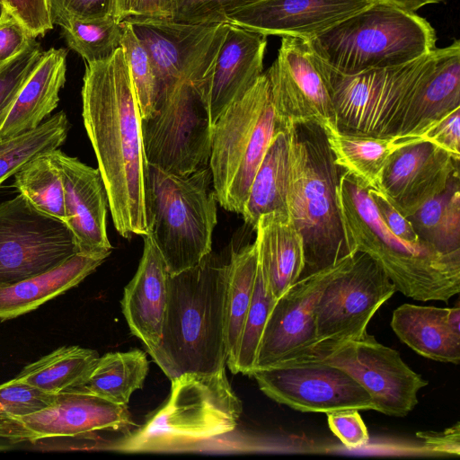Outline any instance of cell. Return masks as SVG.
Instances as JSON below:
<instances>
[{
	"label": "cell",
	"instance_id": "4dcf8cb0",
	"mask_svg": "<svg viewBox=\"0 0 460 460\" xmlns=\"http://www.w3.org/2000/svg\"><path fill=\"white\" fill-rule=\"evenodd\" d=\"M99 358L91 349L62 346L24 367L15 378L54 394L77 390L87 383Z\"/></svg>",
	"mask_w": 460,
	"mask_h": 460
},
{
	"label": "cell",
	"instance_id": "7402d4cb",
	"mask_svg": "<svg viewBox=\"0 0 460 460\" xmlns=\"http://www.w3.org/2000/svg\"><path fill=\"white\" fill-rule=\"evenodd\" d=\"M266 47L267 35L228 23L210 81L213 125L261 75Z\"/></svg>",
	"mask_w": 460,
	"mask_h": 460
},
{
	"label": "cell",
	"instance_id": "7a4b0ae2",
	"mask_svg": "<svg viewBox=\"0 0 460 460\" xmlns=\"http://www.w3.org/2000/svg\"><path fill=\"white\" fill-rule=\"evenodd\" d=\"M226 285L227 264L211 253L198 265L170 275L161 339L146 350L170 380L226 367Z\"/></svg>",
	"mask_w": 460,
	"mask_h": 460
},
{
	"label": "cell",
	"instance_id": "f6af8a7d",
	"mask_svg": "<svg viewBox=\"0 0 460 460\" xmlns=\"http://www.w3.org/2000/svg\"><path fill=\"white\" fill-rule=\"evenodd\" d=\"M5 10L20 22L32 38L53 28L47 0H3Z\"/></svg>",
	"mask_w": 460,
	"mask_h": 460
},
{
	"label": "cell",
	"instance_id": "f546056e",
	"mask_svg": "<svg viewBox=\"0 0 460 460\" xmlns=\"http://www.w3.org/2000/svg\"><path fill=\"white\" fill-rule=\"evenodd\" d=\"M335 164L367 188H377L383 170L394 150V137H379L340 129L335 123L322 127Z\"/></svg>",
	"mask_w": 460,
	"mask_h": 460
},
{
	"label": "cell",
	"instance_id": "e575fe53",
	"mask_svg": "<svg viewBox=\"0 0 460 460\" xmlns=\"http://www.w3.org/2000/svg\"><path fill=\"white\" fill-rule=\"evenodd\" d=\"M70 124L65 111L49 117L37 128L10 137H0V186L31 159L59 148Z\"/></svg>",
	"mask_w": 460,
	"mask_h": 460
},
{
	"label": "cell",
	"instance_id": "9a60e30c",
	"mask_svg": "<svg viewBox=\"0 0 460 460\" xmlns=\"http://www.w3.org/2000/svg\"><path fill=\"white\" fill-rule=\"evenodd\" d=\"M252 376L269 398L298 411H375L360 385L342 369L325 363L288 361L255 369Z\"/></svg>",
	"mask_w": 460,
	"mask_h": 460
},
{
	"label": "cell",
	"instance_id": "cb8c5ba5",
	"mask_svg": "<svg viewBox=\"0 0 460 460\" xmlns=\"http://www.w3.org/2000/svg\"><path fill=\"white\" fill-rule=\"evenodd\" d=\"M460 107V41L438 49L434 68L413 97L394 142L401 147Z\"/></svg>",
	"mask_w": 460,
	"mask_h": 460
},
{
	"label": "cell",
	"instance_id": "836d02e7",
	"mask_svg": "<svg viewBox=\"0 0 460 460\" xmlns=\"http://www.w3.org/2000/svg\"><path fill=\"white\" fill-rule=\"evenodd\" d=\"M149 369L145 352L134 349L100 357L87 383L81 389L120 405L141 389Z\"/></svg>",
	"mask_w": 460,
	"mask_h": 460
},
{
	"label": "cell",
	"instance_id": "7bdbcfd3",
	"mask_svg": "<svg viewBox=\"0 0 460 460\" xmlns=\"http://www.w3.org/2000/svg\"><path fill=\"white\" fill-rule=\"evenodd\" d=\"M51 22L63 28L72 20L117 17V0H47Z\"/></svg>",
	"mask_w": 460,
	"mask_h": 460
},
{
	"label": "cell",
	"instance_id": "d6a6232c",
	"mask_svg": "<svg viewBox=\"0 0 460 460\" xmlns=\"http://www.w3.org/2000/svg\"><path fill=\"white\" fill-rule=\"evenodd\" d=\"M418 236L445 254L460 255L459 173L446 190L407 217Z\"/></svg>",
	"mask_w": 460,
	"mask_h": 460
},
{
	"label": "cell",
	"instance_id": "f35d334b",
	"mask_svg": "<svg viewBox=\"0 0 460 460\" xmlns=\"http://www.w3.org/2000/svg\"><path fill=\"white\" fill-rule=\"evenodd\" d=\"M121 49L131 75L141 119H147L154 112L155 75L147 51L125 21Z\"/></svg>",
	"mask_w": 460,
	"mask_h": 460
},
{
	"label": "cell",
	"instance_id": "681fc988",
	"mask_svg": "<svg viewBox=\"0 0 460 460\" xmlns=\"http://www.w3.org/2000/svg\"><path fill=\"white\" fill-rule=\"evenodd\" d=\"M416 436L429 451L447 455H460L459 422L443 431H419Z\"/></svg>",
	"mask_w": 460,
	"mask_h": 460
},
{
	"label": "cell",
	"instance_id": "8d00e7d4",
	"mask_svg": "<svg viewBox=\"0 0 460 460\" xmlns=\"http://www.w3.org/2000/svg\"><path fill=\"white\" fill-rule=\"evenodd\" d=\"M62 29L67 46L91 64L109 59L121 48L124 21L116 16L72 20Z\"/></svg>",
	"mask_w": 460,
	"mask_h": 460
},
{
	"label": "cell",
	"instance_id": "d6986e66",
	"mask_svg": "<svg viewBox=\"0 0 460 460\" xmlns=\"http://www.w3.org/2000/svg\"><path fill=\"white\" fill-rule=\"evenodd\" d=\"M458 173L459 161L429 142L417 141L393 152L376 189L408 217L442 193Z\"/></svg>",
	"mask_w": 460,
	"mask_h": 460
},
{
	"label": "cell",
	"instance_id": "7c38bea8",
	"mask_svg": "<svg viewBox=\"0 0 460 460\" xmlns=\"http://www.w3.org/2000/svg\"><path fill=\"white\" fill-rule=\"evenodd\" d=\"M298 360L342 369L369 394L375 411L394 417H405L411 412L419 402L418 393L429 384L397 350L379 343L368 333L358 340L315 345L289 361Z\"/></svg>",
	"mask_w": 460,
	"mask_h": 460
},
{
	"label": "cell",
	"instance_id": "b9f144b4",
	"mask_svg": "<svg viewBox=\"0 0 460 460\" xmlns=\"http://www.w3.org/2000/svg\"><path fill=\"white\" fill-rule=\"evenodd\" d=\"M261 0H175L171 20L187 23L226 22L228 13Z\"/></svg>",
	"mask_w": 460,
	"mask_h": 460
},
{
	"label": "cell",
	"instance_id": "277c9868",
	"mask_svg": "<svg viewBox=\"0 0 460 460\" xmlns=\"http://www.w3.org/2000/svg\"><path fill=\"white\" fill-rule=\"evenodd\" d=\"M342 172L320 125L310 122L292 127L287 209L304 243L305 267L300 279L354 253L338 204Z\"/></svg>",
	"mask_w": 460,
	"mask_h": 460
},
{
	"label": "cell",
	"instance_id": "f907efd6",
	"mask_svg": "<svg viewBox=\"0 0 460 460\" xmlns=\"http://www.w3.org/2000/svg\"><path fill=\"white\" fill-rule=\"evenodd\" d=\"M175 0H146L141 17L171 20Z\"/></svg>",
	"mask_w": 460,
	"mask_h": 460
},
{
	"label": "cell",
	"instance_id": "c3c4849f",
	"mask_svg": "<svg viewBox=\"0 0 460 460\" xmlns=\"http://www.w3.org/2000/svg\"><path fill=\"white\" fill-rule=\"evenodd\" d=\"M367 191L383 222L391 232L409 242L422 241L416 234L410 220L398 212L379 190L367 188Z\"/></svg>",
	"mask_w": 460,
	"mask_h": 460
},
{
	"label": "cell",
	"instance_id": "8fae6325",
	"mask_svg": "<svg viewBox=\"0 0 460 460\" xmlns=\"http://www.w3.org/2000/svg\"><path fill=\"white\" fill-rule=\"evenodd\" d=\"M395 292L392 281L367 253L356 251L340 261L314 305V346L364 337L372 317Z\"/></svg>",
	"mask_w": 460,
	"mask_h": 460
},
{
	"label": "cell",
	"instance_id": "8992f818",
	"mask_svg": "<svg viewBox=\"0 0 460 460\" xmlns=\"http://www.w3.org/2000/svg\"><path fill=\"white\" fill-rule=\"evenodd\" d=\"M171 381L167 401L115 449L175 450L235 429L242 402L228 382L226 367L209 374L186 373Z\"/></svg>",
	"mask_w": 460,
	"mask_h": 460
},
{
	"label": "cell",
	"instance_id": "83f0119b",
	"mask_svg": "<svg viewBox=\"0 0 460 460\" xmlns=\"http://www.w3.org/2000/svg\"><path fill=\"white\" fill-rule=\"evenodd\" d=\"M449 308L402 304L394 312L391 327L420 356L445 363L460 362V336L448 326Z\"/></svg>",
	"mask_w": 460,
	"mask_h": 460
},
{
	"label": "cell",
	"instance_id": "ac0fdd59",
	"mask_svg": "<svg viewBox=\"0 0 460 460\" xmlns=\"http://www.w3.org/2000/svg\"><path fill=\"white\" fill-rule=\"evenodd\" d=\"M337 267L338 262L298 279L277 299L262 332L254 370L296 359L313 348L314 305Z\"/></svg>",
	"mask_w": 460,
	"mask_h": 460
},
{
	"label": "cell",
	"instance_id": "5bb4252c",
	"mask_svg": "<svg viewBox=\"0 0 460 460\" xmlns=\"http://www.w3.org/2000/svg\"><path fill=\"white\" fill-rule=\"evenodd\" d=\"M79 252L65 221L22 194L0 203V287L41 274Z\"/></svg>",
	"mask_w": 460,
	"mask_h": 460
},
{
	"label": "cell",
	"instance_id": "ee69618b",
	"mask_svg": "<svg viewBox=\"0 0 460 460\" xmlns=\"http://www.w3.org/2000/svg\"><path fill=\"white\" fill-rule=\"evenodd\" d=\"M331 431L348 448H358L368 444L369 435L358 410L347 409L327 413Z\"/></svg>",
	"mask_w": 460,
	"mask_h": 460
},
{
	"label": "cell",
	"instance_id": "db71d44e",
	"mask_svg": "<svg viewBox=\"0 0 460 460\" xmlns=\"http://www.w3.org/2000/svg\"><path fill=\"white\" fill-rule=\"evenodd\" d=\"M5 11L4 1L0 0V18L2 17L4 12Z\"/></svg>",
	"mask_w": 460,
	"mask_h": 460
},
{
	"label": "cell",
	"instance_id": "1f68e13d",
	"mask_svg": "<svg viewBox=\"0 0 460 460\" xmlns=\"http://www.w3.org/2000/svg\"><path fill=\"white\" fill-rule=\"evenodd\" d=\"M258 270L255 242L234 252L227 263L226 293V366L234 371L238 344L249 310Z\"/></svg>",
	"mask_w": 460,
	"mask_h": 460
},
{
	"label": "cell",
	"instance_id": "7dc6e473",
	"mask_svg": "<svg viewBox=\"0 0 460 460\" xmlns=\"http://www.w3.org/2000/svg\"><path fill=\"white\" fill-rule=\"evenodd\" d=\"M32 37L6 10L0 18V67L20 53Z\"/></svg>",
	"mask_w": 460,
	"mask_h": 460
},
{
	"label": "cell",
	"instance_id": "5b68a950",
	"mask_svg": "<svg viewBox=\"0 0 460 460\" xmlns=\"http://www.w3.org/2000/svg\"><path fill=\"white\" fill-rule=\"evenodd\" d=\"M307 41L323 63L347 75L403 65L437 48L426 19L376 2Z\"/></svg>",
	"mask_w": 460,
	"mask_h": 460
},
{
	"label": "cell",
	"instance_id": "d4e9b609",
	"mask_svg": "<svg viewBox=\"0 0 460 460\" xmlns=\"http://www.w3.org/2000/svg\"><path fill=\"white\" fill-rule=\"evenodd\" d=\"M254 230L259 267L278 299L301 278L305 267L302 236L289 215L282 212L261 216Z\"/></svg>",
	"mask_w": 460,
	"mask_h": 460
},
{
	"label": "cell",
	"instance_id": "2e32d148",
	"mask_svg": "<svg viewBox=\"0 0 460 460\" xmlns=\"http://www.w3.org/2000/svg\"><path fill=\"white\" fill-rule=\"evenodd\" d=\"M278 119L285 128L335 123L328 82L307 40L282 37L278 56L266 70Z\"/></svg>",
	"mask_w": 460,
	"mask_h": 460
},
{
	"label": "cell",
	"instance_id": "6da1fadb",
	"mask_svg": "<svg viewBox=\"0 0 460 460\" xmlns=\"http://www.w3.org/2000/svg\"><path fill=\"white\" fill-rule=\"evenodd\" d=\"M82 117L108 197L114 226L124 238L150 234L146 210V163L141 117L121 48L85 65Z\"/></svg>",
	"mask_w": 460,
	"mask_h": 460
},
{
	"label": "cell",
	"instance_id": "74e56055",
	"mask_svg": "<svg viewBox=\"0 0 460 460\" xmlns=\"http://www.w3.org/2000/svg\"><path fill=\"white\" fill-rule=\"evenodd\" d=\"M276 301L258 264L253 294L238 344L234 374L242 373L252 376L262 332Z\"/></svg>",
	"mask_w": 460,
	"mask_h": 460
},
{
	"label": "cell",
	"instance_id": "f1b7e54d",
	"mask_svg": "<svg viewBox=\"0 0 460 460\" xmlns=\"http://www.w3.org/2000/svg\"><path fill=\"white\" fill-rule=\"evenodd\" d=\"M292 127L275 134L252 180L242 216L253 229L264 214L288 213Z\"/></svg>",
	"mask_w": 460,
	"mask_h": 460
},
{
	"label": "cell",
	"instance_id": "4fadbf2b",
	"mask_svg": "<svg viewBox=\"0 0 460 460\" xmlns=\"http://www.w3.org/2000/svg\"><path fill=\"white\" fill-rule=\"evenodd\" d=\"M127 22L147 51L155 79V105L176 84L211 78L228 23H187L131 17Z\"/></svg>",
	"mask_w": 460,
	"mask_h": 460
},
{
	"label": "cell",
	"instance_id": "e0dca14e",
	"mask_svg": "<svg viewBox=\"0 0 460 460\" xmlns=\"http://www.w3.org/2000/svg\"><path fill=\"white\" fill-rule=\"evenodd\" d=\"M134 423L127 405L77 389L58 394L48 407L23 417L0 419V438L11 442L75 437Z\"/></svg>",
	"mask_w": 460,
	"mask_h": 460
},
{
	"label": "cell",
	"instance_id": "d590c367",
	"mask_svg": "<svg viewBox=\"0 0 460 460\" xmlns=\"http://www.w3.org/2000/svg\"><path fill=\"white\" fill-rule=\"evenodd\" d=\"M13 178V187L36 208L65 221L62 178L49 153L29 161Z\"/></svg>",
	"mask_w": 460,
	"mask_h": 460
},
{
	"label": "cell",
	"instance_id": "60d3db41",
	"mask_svg": "<svg viewBox=\"0 0 460 460\" xmlns=\"http://www.w3.org/2000/svg\"><path fill=\"white\" fill-rule=\"evenodd\" d=\"M56 396L14 377L0 385V419L39 411L50 405Z\"/></svg>",
	"mask_w": 460,
	"mask_h": 460
},
{
	"label": "cell",
	"instance_id": "484cf974",
	"mask_svg": "<svg viewBox=\"0 0 460 460\" xmlns=\"http://www.w3.org/2000/svg\"><path fill=\"white\" fill-rule=\"evenodd\" d=\"M65 49L43 51L0 127V137L33 129L58 107L59 93L66 83Z\"/></svg>",
	"mask_w": 460,
	"mask_h": 460
},
{
	"label": "cell",
	"instance_id": "ab89813d",
	"mask_svg": "<svg viewBox=\"0 0 460 460\" xmlns=\"http://www.w3.org/2000/svg\"><path fill=\"white\" fill-rule=\"evenodd\" d=\"M42 52L39 42L32 38L20 53L0 67V127Z\"/></svg>",
	"mask_w": 460,
	"mask_h": 460
},
{
	"label": "cell",
	"instance_id": "f5cc1de1",
	"mask_svg": "<svg viewBox=\"0 0 460 460\" xmlns=\"http://www.w3.org/2000/svg\"><path fill=\"white\" fill-rule=\"evenodd\" d=\"M376 3L387 4L402 9L406 12L415 13L420 8L430 4H438L444 0H373Z\"/></svg>",
	"mask_w": 460,
	"mask_h": 460
},
{
	"label": "cell",
	"instance_id": "44dd1931",
	"mask_svg": "<svg viewBox=\"0 0 460 460\" xmlns=\"http://www.w3.org/2000/svg\"><path fill=\"white\" fill-rule=\"evenodd\" d=\"M63 182L65 222L72 231L79 252H111L106 230V189L99 169L59 148L49 153Z\"/></svg>",
	"mask_w": 460,
	"mask_h": 460
},
{
	"label": "cell",
	"instance_id": "9c48e42d",
	"mask_svg": "<svg viewBox=\"0 0 460 460\" xmlns=\"http://www.w3.org/2000/svg\"><path fill=\"white\" fill-rule=\"evenodd\" d=\"M437 56L438 48L403 65L352 75L338 73L317 57L331 90L337 127L358 134L394 137L413 97L432 72Z\"/></svg>",
	"mask_w": 460,
	"mask_h": 460
},
{
	"label": "cell",
	"instance_id": "816d5d0a",
	"mask_svg": "<svg viewBox=\"0 0 460 460\" xmlns=\"http://www.w3.org/2000/svg\"><path fill=\"white\" fill-rule=\"evenodd\" d=\"M146 0H117V17L123 21L131 17H141Z\"/></svg>",
	"mask_w": 460,
	"mask_h": 460
},
{
	"label": "cell",
	"instance_id": "52a82bcc",
	"mask_svg": "<svg viewBox=\"0 0 460 460\" xmlns=\"http://www.w3.org/2000/svg\"><path fill=\"white\" fill-rule=\"evenodd\" d=\"M217 202L209 166L178 176L148 164L146 210L149 235L170 275L198 265L211 253Z\"/></svg>",
	"mask_w": 460,
	"mask_h": 460
},
{
	"label": "cell",
	"instance_id": "30bf717a",
	"mask_svg": "<svg viewBox=\"0 0 460 460\" xmlns=\"http://www.w3.org/2000/svg\"><path fill=\"white\" fill-rule=\"evenodd\" d=\"M210 79L182 82L141 119L142 142L147 164L166 172L189 176L209 166L213 122Z\"/></svg>",
	"mask_w": 460,
	"mask_h": 460
},
{
	"label": "cell",
	"instance_id": "3957f363",
	"mask_svg": "<svg viewBox=\"0 0 460 460\" xmlns=\"http://www.w3.org/2000/svg\"><path fill=\"white\" fill-rule=\"evenodd\" d=\"M344 232L353 252L370 256L396 291L418 301H445L460 291V255L439 252L423 241L409 242L391 232L367 187L346 172L338 186Z\"/></svg>",
	"mask_w": 460,
	"mask_h": 460
},
{
	"label": "cell",
	"instance_id": "603a6c76",
	"mask_svg": "<svg viewBox=\"0 0 460 460\" xmlns=\"http://www.w3.org/2000/svg\"><path fill=\"white\" fill-rule=\"evenodd\" d=\"M143 237V254L135 276L124 288L121 307L131 333L147 350L161 339L170 273L152 237Z\"/></svg>",
	"mask_w": 460,
	"mask_h": 460
},
{
	"label": "cell",
	"instance_id": "ba28073f",
	"mask_svg": "<svg viewBox=\"0 0 460 460\" xmlns=\"http://www.w3.org/2000/svg\"><path fill=\"white\" fill-rule=\"evenodd\" d=\"M279 123L266 72L213 125L209 169L217 202L242 214L254 175Z\"/></svg>",
	"mask_w": 460,
	"mask_h": 460
},
{
	"label": "cell",
	"instance_id": "ffe728a7",
	"mask_svg": "<svg viewBox=\"0 0 460 460\" xmlns=\"http://www.w3.org/2000/svg\"><path fill=\"white\" fill-rule=\"evenodd\" d=\"M373 0H261L228 13L226 22L264 35L309 40Z\"/></svg>",
	"mask_w": 460,
	"mask_h": 460
},
{
	"label": "cell",
	"instance_id": "4316f807",
	"mask_svg": "<svg viewBox=\"0 0 460 460\" xmlns=\"http://www.w3.org/2000/svg\"><path fill=\"white\" fill-rule=\"evenodd\" d=\"M111 252H76L41 274L0 287V321L18 317L75 287L94 271Z\"/></svg>",
	"mask_w": 460,
	"mask_h": 460
},
{
	"label": "cell",
	"instance_id": "bcb514c9",
	"mask_svg": "<svg viewBox=\"0 0 460 460\" xmlns=\"http://www.w3.org/2000/svg\"><path fill=\"white\" fill-rule=\"evenodd\" d=\"M417 141L429 142L460 161V107L446 114L410 143Z\"/></svg>",
	"mask_w": 460,
	"mask_h": 460
}]
</instances>
